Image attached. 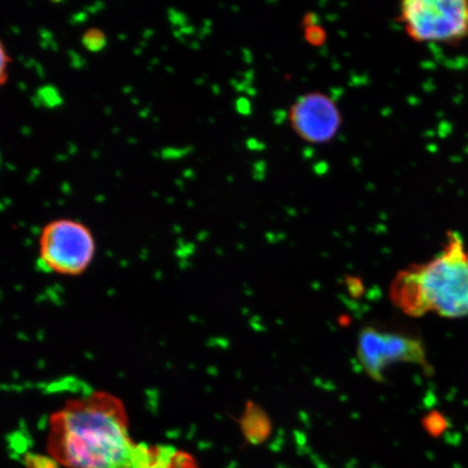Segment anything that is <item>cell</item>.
<instances>
[{"label": "cell", "instance_id": "6da1fadb", "mask_svg": "<svg viewBox=\"0 0 468 468\" xmlns=\"http://www.w3.org/2000/svg\"><path fill=\"white\" fill-rule=\"evenodd\" d=\"M138 443L119 398L105 391L74 398L51 415L47 452L66 468H133Z\"/></svg>", "mask_w": 468, "mask_h": 468}, {"label": "cell", "instance_id": "7a4b0ae2", "mask_svg": "<svg viewBox=\"0 0 468 468\" xmlns=\"http://www.w3.org/2000/svg\"><path fill=\"white\" fill-rule=\"evenodd\" d=\"M390 297L402 313L414 318L468 317V250L463 238L448 233L432 259L403 269L391 283Z\"/></svg>", "mask_w": 468, "mask_h": 468}, {"label": "cell", "instance_id": "3957f363", "mask_svg": "<svg viewBox=\"0 0 468 468\" xmlns=\"http://www.w3.org/2000/svg\"><path fill=\"white\" fill-rule=\"evenodd\" d=\"M399 11L414 42L456 44L468 38V0H407Z\"/></svg>", "mask_w": 468, "mask_h": 468}, {"label": "cell", "instance_id": "277c9868", "mask_svg": "<svg viewBox=\"0 0 468 468\" xmlns=\"http://www.w3.org/2000/svg\"><path fill=\"white\" fill-rule=\"evenodd\" d=\"M95 253V238L80 221L52 220L40 233L39 262L50 272L79 276L90 267Z\"/></svg>", "mask_w": 468, "mask_h": 468}, {"label": "cell", "instance_id": "5b68a950", "mask_svg": "<svg viewBox=\"0 0 468 468\" xmlns=\"http://www.w3.org/2000/svg\"><path fill=\"white\" fill-rule=\"evenodd\" d=\"M360 358L374 378L394 364H411L431 368L425 345L420 338L401 333L368 330L361 336Z\"/></svg>", "mask_w": 468, "mask_h": 468}, {"label": "cell", "instance_id": "8992f818", "mask_svg": "<svg viewBox=\"0 0 468 468\" xmlns=\"http://www.w3.org/2000/svg\"><path fill=\"white\" fill-rule=\"evenodd\" d=\"M292 130L308 144H325L341 130V111L330 96L321 91L305 93L289 111Z\"/></svg>", "mask_w": 468, "mask_h": 468}, {"label": "cell", "instance_id": "52a82bcc", "mask_svg": "<svg viewBox=\"0 0 468 468\" xmlns=\"http://www.w3.org/2000/svg\"><path fill=\"white\" fill-rule=\"evenodd\" d=\"M303 37L308 44L314 47L324 45L327 39V34L324 27L314 23V25L303 27Z\"/></svg>", "mask_w": 468, "mask_h": 468}, {"label": "cell", "instance_id": "ba28073f", "mask_svg": "<svg viewBox=\"0 0 468 468\" xmlns=\"http://www.w3.org/2000/svg\"><path fill=\"white\" fill-rule=\"evenodd\" d=\"M424 426L425 431L429 432L430 435L437 437L441 436L444 430H446L447 422L441 414L431 413L425 417Z\"/></svg>", "mask_w": 468, "mask_h": 468}, {"label": "cell", "instance_id": "9c48e42d", "mask_svg": "<svg viewBox=\"0 0 468 468\" xmlns=\"http://www.w3.org/2000/svg\"><path fill=\"white\" fill-rule=\"evenodd\" d=\"M11 58L8 54L7 47L0 38V87L7 83L9 78V68Z\"/></svg>", "mask_w": 468, "mask_h": 468}, {"label": "cell", "instance_id": "30bf717a", "mask_svg": "<svg viewBox=\"0 0 468 468\" xmlns=\"http://www.w3.org/2000/svg\"><path fill=\"white\" fill-rule=\"evenodd\" d=\"M169 468H197V465L188 453L177 450L173 456Z\"/></svg>", "mask_w": 468, "mask_h": 468}, {"label": "cell", "instance_id": "8fae6325", "mask_svg": "<svg viewBox=\"0 0 468 468\" xmlns=\"http://www.w3.org/2000/svg\"><path fill=\"white\" fill-rule=\"evenodd\" d=\"M57 462L52 458H44L40 455H33L27 460V468H58Z\"/></svg>", "mask_w": 468, "mask_h": 468}]
</instances>
